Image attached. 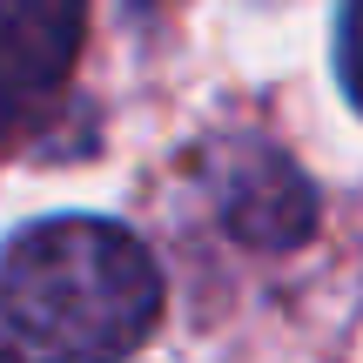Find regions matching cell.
Segmentation results:
<instances>
[{"instance_id": "cell-1", "label": "cell", "mask_w": 363, "mask_h": 363, "mask_svg": "<svg viewBox=\"0 0 363 363\" xmlns=\"http://www.w3.org/2000/svg\"><path fill=\"white\" fill-rule=\"evenodd\" d=\"M162 316V269L121 222L48 216L0 256V323L27 363H121Z\"/></svg>"}, {"instance_id": "cell-2", "label": "cell", "mask_w": 363, "mask_h": 363, "mask_svg": "<svg viewBox=\"0 0 363 363\" xmlns=\"http://www.w3.org/2000/svg\"><path fill=\"white\" fill-rule=\"evenodd\" d=\"M88 0H0V142L34 128L81 61Z\"/></svg>"}, {"instance_id": "cell-3", "label": "cell", "mask_w": 363, "mask_h": 363, "mask_svg": "<svg viewBox=\"0 0 363 363\" xmlns=\"http://www.w3.org/2000/svg\"><path fill=\"white\" fill-rule=\"evenodd\" d=\"M222 222L256 249H289L310 235L316 195L296 175V162H283L276 148H242L222 169Z\"/></svg>"}, {"instance_id": "cell-4", "label": "cell", "mask_w": 363, "mask_h": 363, "mask_svg": "<svg viewBox=\"0 0 363 363\" xmlns=\"http://www.w3.org/2000/svg\"><path fill=\"white\" fill-rule=\"evenodd\" d=\"M337 74H343V94L363 115V0H343V21H337Z\"/></svg>"}, {"instance_id": "cell-5", "label": "cell", "mask_w": 363, "mask_h": 363, "mask_svg": "<svg viewBox=\"0 0 363 363\" xmlns=\"http://www.w3.org/2000/svg\"><path fill=\"white\" fill-rule=\"evenodd\" d=\"M0 363H13V350H7V343H0Z\"/></svg>"}]
</instances>
